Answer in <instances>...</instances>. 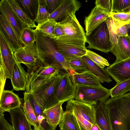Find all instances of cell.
<instances>
[{
  "label": "cell",
  "mask_w": 130,
  "mask_h": 130,
  "mask_svg": "<svg viewBox=\"0 0 130 130\" xmlns=\"http://www.w3.org/2000/svg\"><path fill=\"white\" fill-rule=\"evenodd\" d=\"M35 29L37 56L42 65L57 63L70 75L74 70L70 66V62L58 51L53 39L44 36L41 32Z\"/></svg>",
  "instance_id": "cell-1"
},
{
  "label": "cell",
  "mask_w": 130,
  "mask_h": 130,
  "mask_svg": "<svg viewBox=\"0 0 130 130\" xmlns=\"http://www.w3.org/2000/svg\"><path fill=\"white\" fill-rule=\"evenodd\" d=\"M130 93L107 99L104 104L108 111L112 130H128L127 111Z\"/></svg>",
  "instance_id": "cell-2"
},
{
  "label": "cell",
  "mask_w": 130,
  "mask_h": 130,
  "mask_svg": "<svg viewBox=\"0 0 130 130\" xmlns=\"http://www.w3.org/2000/svg\"><path fill=\"white\" fill-rule=\"evenodd\" d=\"M75 12L69 13L60 22L64 35L55 39L63 43L86 49L85 33L75 15Z\"/></svg>",
  "instance_id": "cell-3"
},
{
  "label": "cell",
  "mask_w": 130,
  "mask_h": 130,
  "mask_svg": "<svg viewBox=\"0 0 130 130\" xmlns=\"http://www.w3.org/2000/svg\"><path fill=\"white\" fill-rule=\"evenodd\" d=\"M66 110L73 113L80 130H90L92 124L95 123L94 105L73 99L67 101Z\"/></svg>",
  "instance_id": "cell-4"
},
{
  "label": "cell",
  "mask_w": 130,
  "mask_h": 130,
  "mask_svg": "<svg viewBox=\"0 0 130 130\" xmlns=\"http://www.w3.org/2000/svg\"><path fill=\"white\" fill-rule=\"evenodd\" d=\"M63 72L52 78L30 93L33 96L44 110L58 104L56 100L55 95L57 87Z\"/></svg>",
  "instance_id": "cell-5"
},
{
  "label": "cell",
  "mask_w": 130,
  "mask_h": 130,
  "mask_svg": "<svg viewBox=\"0 0 130 130\" xmlns=\"http://www.w3.org/2000/svg\"><path fill=\"white\" fill-rule=\"evenodd\" d=\"M85 36L86 42L89 44L87 48L107 53L111 52L113 47L106 21L102 22L89 35Z\"/></svg>",
  "instance_id": "cell-6"
},
{
  "label": "cell",
  "mask_w": 130,
  "mask_h": 130,
  "mask_svg": "<svg viewBox=\"0 0 130 130\" xmlns=\"http://www.w3.org/2000/svg\"><path fill=\"white\" fill-rule=\"evenodd\" d=\"M74 99L95 105L104 102L110 96V90L102 87L77 86Z\"/></svg>",
  "instance_id": "cell-7"
},
{
  "label": "cell",
  "mask_w": 130,
  "mask_h": 130,
  "mask_svg": "<svg viewBox=\"0 0 130 130\" xmlns=\"http://www.w3.org/2000/svg\"><path fill=\"white\" fill-rule=\"evenodd\" d=\"M14 55L18 63L26 66L29 75L42 65L37 56L35 42L30 45L23 46L14 52Z\"/></svg>",
  "instance_id": "cell-8"
},
{
  "label": "cell",
  "mask_w": 130,
  "mask_h": 130,
  "mask_svg": "<svg viewBox=\"0 0 130 130\" xmlns=\"http://www.w3.org/2000/svg\"><path fill=\"white\" fill-rule=\"evenodd\" d=\"M0 67L4 70L6 79H11L15 57L14 51L0 32Z\"/></svg>",
  "instance_id": "cell-9"
},
{
  "label": "cell",
  "mask_w": 130,
  "mask_h": 130,
  "mask_svg": "<svg viewBox=\"0 0 130 130\" xmlns=\"http://www.w3.org/2000/svg\"><path fill=\"white\" fill-rule=\"evenodd\" d=\"M76 86L73 83L70 75L66 72L62 73L56 89L55 98L58 103L74 99Z\"/></svg>",
  "instance_id": "cell-10"
},
{
  "label": "cell",
  "mask_w": 130,
  "mask_h": 130,
  "mask_svg": "<svg viewBox=\"0 0 130 130\" xmlns=\"http://www.w3.org/2000/svg\"><path fill=\"white\" fill-rule=\"evenodd\" d=\"M0 11L1 14L13 29L20 41L22 31L28 26L19 19L7 0H1L0 1Z\"/></svg>",
  "instance_id": "cell-11"
},
{
  "label": "cell",
  "mask_w": 130,
  "mask_h": 130,
  "mask_svg": "<svg viewBox=\"0 0 130 130\" xmlns=\"http://www.w3.org/2000/svg\"><path fill=\"white\" fill-rule=\"evenodd\" d=\"M110 17V14L95 5L89 15L85 17L84 24L85 35H89L102 22Z\"/></svg>",
  "instance_id": "cell-12"
},
{
  "label": "cell",
  "mask_w": 130,
  "mask_h": 130,
  "mask_svg": "<svg viewBox=\"0 0 130 130\" xmlns=\"http://www.w3.org/2000/svg\"><path fill=\"white\" fill-rule=\"evenodd\" d=\"M105 69L117 83L126 80L130 78V58L114 62Z\"/></svg>",
  "instance_id": "cell-13"
},
{
  "label": "cell",
  "mask_w": 130,
  "mask_h": 130,
  "mask_svg": "<svg viewBox=\"0 0 130 130\" xmlns=\"http://www.w3.org/2000/svg\"><path fill=\"white\" fill-rule=\"evenodd\" d=\"M29 75L18 62L15 56L12 70L11 80L13 89L24 90L28 82Z\"/></svg>",
  "instance_id": "cell-14"
},
{
  "label": "cell",
  "mask_w": 130,
  "mask_h": 130,
  "mask_svg": "<svg viewBox=\"0 0 130 130\" xmlns=\"http://www.w3.org/2000/svg\"><path fill=\"white\" fill-rule=\"evenodd\" d=\"M81 5V3L77 0H62L58 8L50 14L48 19H52L57 22H59L68 13L78 10Z\"/></svg>",
  "instance_id": "cell-15"
},
{
  "label": "cell",
  "mask_w": 130,
  "mask_h": 130,
  "mask_svg": "<svg viewBox=\"0 0 130 130\" xmlns=\"http://www.w3.org/2000/svg\"><path fill=\"white\" fill-rule=\"evenodd\" d=\"M52 39L58 51L69 62L74 59L86 55V48L71 45L55 39Z\"/></svg>",
  "instance_id": "cell-16"
},
{
  "label": "cell",
  "mask_w": 130,
  "mask_h": 130,
  "mask_svg": "<svg viewBox=\"0 0 130 130\" xmlns=\"http://www.w3.org/2000/svg\"><path fill=\"white\" fill-rule=\"evenodd\" d=\"M70 76L73 84L76 86L102 87L98 79L88 70L78 73L73 71Z\"/></svg>",
  "instance_id": "cell-17"
},
{
  "label": "cell",
  "mask_w": 130,
  "mask_h": 130,
  "mask_svg": "<svg viewBox=\"0 0 130 130\" xmlns=\"http://www.w3.org/2000/svg\"><path fill=\"white\" fill-rule=\"evenodd\" d=\"M111 52L116 56V62L130 58V37H119Z\"/></svg>",
  "instance_id": "cell-18"
},
{
  "label": "cell",
  "mask_w": 130,
  "mask_h": 130,
  "mask_svg": "<svg viewBox=\"0 0 130 130\" xmlns=\"http://www.w3.org/2000/svg\"><path fill=\"white\" fill-rule=\"evenodd\" d=\"M0 32L3 34L14 52L23 46L13 29L1 14L0 15Z\"/></svg>",
  "instance_id": "cell-19"
},
{
  "label": "cell",
  "mask_w": 130,
  "mask_h": 130,
  "mask_svg": "<svg viewBox=\"0 0 130 130\" xmlns=\"http://www.w3.org/2000/svg\"><path fill=\"white\" fill-rule=\"evenodd\" d=\"M0 111L8 112L13 109L20 107L21 99L13 90H4L0 94Z\"/></svg>",
  "instance_id": "cell-20"
},
{
  "label": "cell",
  "mask_w": 130,
  "mask_h": 130,
  "mask_svg": "<svg viewBox=\"0 0 130 130\" xmlns=\"http://www.w3.org/2000/svg\"><path fill=\"white\" fill-rule=\"evenodd\" d=\"M11 121L13 130H32L23 109L20 107L9 111Z\"/></svg>",
  "instance_id": "cell-21"
},
{
  "label": "cell",
  "mask_w": 130,
  "mask_h": 130,
  "mask_svg": "<svg viewBox=\"0 0 130 130\" xmlns=\"http://www.w3.org/2000/svg\"><path fill=\"white\" fill-rule=\"evenodd\" d=\"M60 65L57 63H53L41 66L29 75L28 82L39 77L55 76L63 72Z\"/></svg>",
  "instance_id": "cell-22"
},
{
  "label": "cell",
  "mask_w": 130,
  "mask_h": 130,
  "mask_svg": "<svg viewBox=\"0 0 130 130\" xmlns=\"http://www.w3.org/2000/svg\"><path fill=\"white\" fill-rule=\"evenodd\" d=\"M82 59L87 70L97 78L100 82L110 83L112 81L106 70L100 67L87 55L82 56Z\"/></svg>",
  "instance_id": "cell-23"
},
{
  "label": "cell",
  "mask_w": 130,
  "mask_h": 130,
  "mask_svg": "<svg viewBox=\"0 0 130 130\" xmlns=\"http://www.w3.org/2000/svg\"><path fill=\"white\" fill-rule=\"evenodd\" d=\"M95 123L101 130H112L108 112L104 102H99L95 108Z\"/></svg>",
  "instance_id": "cell-24"
},
{
  "label": "cell",
  "mask_w": 130,
  "mask_h": 130,
  "mask_svg": "<svg viewBox=\"0 0 130 130\" xmlns=\"http://www.w3.org/2000/svg\"><path fill=\"white\" fill-rule=\"evenodd\" d=\"M63 103H59L43 111V115L47 122L56 128L61 120L64 113L62 107Z\"/></svg>",
  "instance_id": "cell-25"
},
{
  "label": "cell",
  "mask_w": 130,
  "mask_h": 130,
  "mask_svg": "<svg viewBox=\"0 0 130 130\" xmlns=\"http://www.w3.org/2000/svg\"><path fill=\"white\" fill-rule=\"evenodd\" d=\"M28 98L31 106L35 112L41 130H55L54 127L47 121L43 116L44 110L31 94L28 93Z\"/></svg>",
  "instance_id": "cell-26"
},
{
  "label": "cell",
  "mask_w": 130,
  "mask_h": 130,
  "mask_svg": "<svg viewBox=\"0 0 130 130\" xmlns=\"http://www.w3.org/2000/svg\"><path fill=\"white\" fill-rule=\"evenodd\" d=\"M23 109L28 120L32 125L34 130H41L35 112L30 104L28 95L26 91L24 93Z\"/></svg>",
  "instance_id": "cell-27"
},
{
  "label": "cell",
  "mask_w": 130,
  "mask_h": 130,
  "mask_svg": "<svg viewBox=\"0 0 130 130\" xmlns=\"http://www.w3.org/2000/svg\"><path fill=\"white\" fill-rule=\"evenodd\" d=\"M22 9L35 22L40 4L39 0H16Z\"/></svg>",
  "instance_id": "cell-28"
},
{
  "label": "cell",
  "mask_w": 130,
  "mask_h": 130,
  "mask_svg": "<svg viewBox=\"0 0 130 130\" xmlns=\"http://www.w3.org/2000/svg\"><path fill=\"white\" fill-rule=\"evenodd\" d=\"M59 126L62 130H80L76 117L69 111H64Z\"/></svg>",
  "instance_id": "cell-29"
},
{
  "label": "cell",
  "mask_w": 130,
  "mask_h": 130,
  "mask_svg": "<svg viewBox=\"0 0 130 130\" xmlns=\"http://www.w3.org/2000/svg\"><path fill=\"white\" fill-rule=\"evenodd\" d=\"M19 19L27 26L33 29L37 26L22 9L16 0H7Z\"/></svg>",
  "instance_id": "cell-30"
},
{
  "label": "cell",
  "mask_w": 130,
  "mask_h": 130,
  "mask_svg": "<svg viewBox=\"0 0 130 130\" xmlns=\"http://www.w3.org/2000/svg\"><path fill=\"white\" fill-rule=\"evenodd\" d=\"M57 23L53 19H48L42 24H38L35 29L41 32L44 36L54 39L56 38L54 30Z\"/></svg>",
  "instance_id": "cell-31"
},
{
  "label": "cell",
  "mask_w": 130,
  "mask_h": 130,
  "mask_svg": "<svg viewBox=\"0 0 130 130\" xmlns=\"http://www.w3.org/2000/svg\"><path fill=\"white\" fill-rule=\"evenodd\" d=\"M130 91V78L125 81L117 83L116 85L110 89L111 98L123 95Z\"/></svg>",
  "instance_id": "cell-32"
},
{
  "label": "cell",
  "mask_w": 130,
  "mask_h": 130,
  "mask_svg": "<svg viewBox=\"0 0 130 130\" xmlns=\"http://www.w3.org/2000/svg\"><path fill=\"white\" fill-rule=\"evenodd\" d=\"M20 41L23 46H29L33 44L36 41L35 29L28 27L25 28L21 33Z\"/></svg>",
  "instance_id": "cell-33"
},
{
  "label": "cell",
  "mask_w": 130,
  "mask_h": 130,
  "mask_svg": "<svg viewBox=\"0 0 130 130\" xmlns=\"http://www.w3.org/2000/svg\"><path fill=\"white\" fill-rule=\"evenodd\" d=\"M110 17L114 24L117 25H128L130 24V12H111Z\"/></svg>",
  "instance_id": "cell-34"
},
{
  "label": "cell",
  "mask_w": 130,
  "mask_h": 130,
  "mask_svg": "<svg viewBox=\"0 0 130 130\" xmlns=\"http://www.w3.org/2000/svg\"><path fill=\"white\" fill-rule=\"evenodd\" d=\"M112 12H130V0H112Z\"/></svg>",
  "instance_id": "cell-35"
},
{
  "label": "cell",
  "mask_w": 130,
  "mask_h": 130,
  "mask_svg": "<svg viewBox=\"0 0 130 130\" xmlns=\"http://www.w3.org/2000/svg\"><path fill=\"white\" fill-rule=\"evenodd\" d=\"M87 55L90 59L101 68L108 67L109 64L108 60L94 52L86 49Z\"/></svg>",
  "instance_id": "cell-36"
},
{
  "label": "cell",
  "mask_w": 130,
  "mask_h": 130,
  "mask_svg": "<svg viewBox=\"0 0 130 130\" xmlns=\"http://www.w3.org/2000/svg\"><path fill=\"white\" fill-rule=\"evenodd\" d=\"M50 15L45 6L40 3L35 22H37L38 24H42L48 20Z\"/></svg>",
  "instance_id": "cell-37"
},
{
  "label": "cell",
  "mask_w": 130,
  "mask_h": 130,
  "mask_svg": "<svg viewBox=\"0 0 130 130\" xmlns=\"http://www.w3.org/2000/svg\"><path fill=\"white\" fill-rule=\"evenodd\" d=\"M40 4L44 5L50 14L59 6L62 0H39Z\"/></svg>",
  "instance_id": "cell-38"
},
{
  "label": "cell",
  "mask_w": 130,
  "mask_h": 130,
  "mask_svg": "<svg viewBox=\"0 0 130 130\" xmlns=\"http://www.w3.org/2000/svg\"><path fill=\"white\" fill-rule=\"evenodd\" d=\"M106 21L108 27L111 41L114 45L117 43L119 37L117 33L115 25L111 18L110 17Z\"/></svg>",
  "instance_id": "cell-39"
},
{
  "label": "cell",
  "mask_w": 130,
  "mask_h": 130,
  "mask_svg": "<svg viewBox=\"0 0 130 130\" xmlns=\"http://www.w3.org/2000/svg\"><path fill=\"white\" fill-rule=\"evenodd\" d=\"M82 57L74 59L70 62V66L73 70L78 73L87 70L82 60Z\"/></svg>",
  "instance_id": "cell-40"
},
{
  "label": "cell",
  "mask_w": 130,
  "mask_h": 130,
  "mask_svg": "<svg viewBox=\"0 0 130 130\" xmlns=\"http://www.w3.org/2000/svg\"><path fill=\"white\" fill-rule=\"evenodd\" d=\"M95 4V5L110 14L112 12V0H96Z\"/></svg>",
  "instance_id": "cell-41"
},
{
  "label": "cell",
  "mask_w": 130,
  "mask_h": 130,
  "mask_svg": "<svg viewBox=\"0 0 130 130\" xmlns=\"http://www.w3.org/2000/svg\"><path fill=\"white\" fill-rule=\"evenodd\" d=\"M4 113L0 111V130H13L12 126L5 119Z\"/></svg>",
  "instance_id": "cell-42"
},
{
  "label": "cell",
  "mask_w": 130,
  "mask_h": 130,
  "mask_svg": "<svg viewBox=\"0 0 130 130\" xmlns=\"http://www.w3.org/2000/svg\"><path fill=\"white\" fill-rule=\"evenodd\" d=\"M114 24L119 37L128 36L127 25L119 26Z\"/></svg>",
  "instance_id": "cell-43"
},
{
  "label": "cell",
  "mask_w": 130,
  "mask_h": 130,
  "mask_svg": "<svg viewBox=\"0 0 130 130\" xmlns=\"http://www.w3.org/2000/svg\"><path fill=\"white\" fill-rule=\"evenodd\" d=\"M54 34L56 38L64 35L63 29L59 22H57L55 26Z\"/></svg>",
  "instance_id": "cell-44"
},
{
  "label": "cell",
  "mask_w": 130,
  "mask_h": 130,
  "mask_svg": "<svg viewBox=\"0 0 130 130\" xmlns=\"http://www.w3.org/2000/svg\"><path fill=\"white\" fill-rule=\"evenodd\" d=\"M90 130H101L99 127L95 123L92 124Z\"/></svg>",
  "instance_id": "cell-45"
},
{
  "label": "cell",
  "mask_w": 130,
  "mask_h": 130,
  "mask_svg": "<svg viewBox=\"0 0 130 130\" xmlns=\"http://www.w3.org/2000/svg\"><path fill=\"white\" fill-rule=\"evenodd\" d=\"M128 36L130 37V24L127 25Z\"/></svg>",
  "instance_id": "cell-46"
},
{
  "label": "cell",
  "mask_w": 130,
  "mask_h": 130,
  "mask_svg": "<svg viewBox=\"0 0 130 130\" xmlns=\"http://www.w3.org/2000/svg\"><path fill=\"white\" fill-rule=\"evenodd\" d=\"M60 130H61V129H60Z\"/></svg>",
  "instance_id": "cell-47"
},
{
  "label": "cell",
  "mask_w": 130,
  "mask_h": 130,
  "mask_svg": "<svg viewBox=\"0 0 130 130\" xmlns=\"http://www.w3.org/2000/svg\"></svg>",
  "instance_id": "cell-48"
}]
</instances>
